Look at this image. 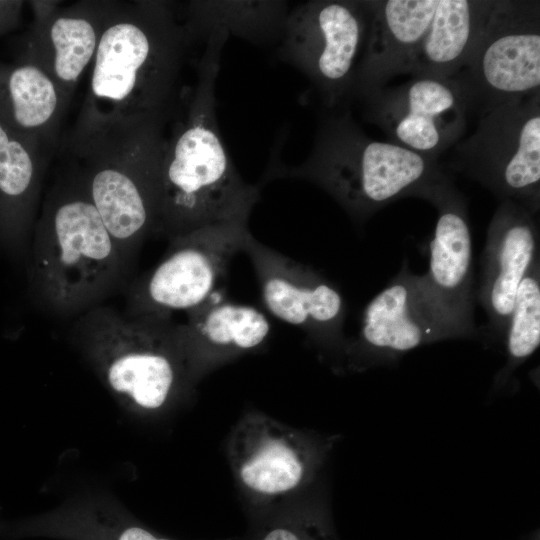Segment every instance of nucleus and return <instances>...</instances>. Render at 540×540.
I'll use <instances>...</instances> for the list:
<instances>
[{
    "instance_id": "obj_4",
    "label": "nucleus",
    "mask_w": 540,
    "mask_h": 540,
    "mask_svg": "<svg viewBox=\"0 0 540 540\" xmlns=\"http://www.w3.org/2000/svg\"><path fill=\"white\" fill-rule=\"evenodd\" d=\"M326 111L306 159L286 166L273 153L263 181L294 178L313 183L360 225L402 198L428 201L452 180L438 161L367 136L349 108Z\"/></svg>"
},
{
    "instance_id": "obj_24",
    "label": "nucleus",
    "mask_w": 540,
    "mask_h": 540,
    "mask_svg": "<svg viewBox=\"0 0 540 540\" xmlns=\"http://www.w3.org/2000/svg\"><path fill=\"white\" fill-rule=\"evenodd\" d=\"M506 362L497 372L493 389L503 388L514 371L529 359L540 344V257L523 277L503 338Z\"/></svg>"
},
{
    "instance_id": "obj_27",
    "label": "nucleus",
    "mask_w": 540,
    "mask_h": 540,
    "mask_svg": "<svg viewBox=\"0 0 540 540\" xmlns=\"http://www.w3.org/2000/svg\"><path fill=\"white\" fill-rule=\"evenodd\" d=\"M110 535V540H169L158 538L146 529L136 525H122L117 530H113Z\"/></svg>"
},
{
    "instance_id": "obj_11",
    "label": "nucleus",
    "mask_w": 540,
    "mask_h": 540,
    "mask_svg": "<svg viewBox=\"0 0 540 540\" xmlns=\"http://www.w3.org/2000/svg\"><path fill=\"white\" fill-rule=\"evenodd\" d=\"M358 102L363 118L378 126L390 142L435 161L462 140L470 112L453 78L412 76Z\"/></svg>"
},
{
    "instance_id": "obj_2",
    "label": "nucleus",
    "mask_w": 540,
    "mask_h": 540,
    "mask_svg": "<svg viewBox=\"0 0 540 540\" xmlns=\"http://www.w3.org/2000/svg\"><path fill=\"white\" fill-rule=\"evenodd\" d=\"M168 120L105 115L82 106L57 151L131 269L145 239L154 235Z\"/></svg>"
},
{
    "instance_id": "obj_10",
    "label": "nucleus",
    "mask_w": 540,
    "mask_h": 540,
    "mask_svg": "<svg viewBox=\"0 0 540 540\" xmlns=\"http://www.w3.org/2000/svg\"><path fill=\"white\" fill-rule=\"evenodd\" d=\"M248 224L204 227L169 240L163 259L130 286L128 316L172 318L207 301L250 234Z\"/></svg>"
},
{
    "instance_id": "obj_19",
    "label": "nucleus",
    "mask_w": 540,
    "mask_h": 540,
    "mask_svg": "<svg viewBox=\"0 0 540 540\" xmlns=\"http://www.w3.org/2000/svg\"><path fill=\"white\" fill-rule=\"evenodd\" d=\"M51 156L0 118V243L28 254Z\"/></svg>"
},
{
    "instance_id": "obj_13",
    "label": "nucleus",
    "mask_w": 540,
    "mask_h": 540,
    "mask_svg": "<svg viewBox=\"0 0 540 540\" xmlns=\"http://www.w3.org/2000/svg\"><path fill=\"white\" fill-rule=\"evenodd\" d=\"M437 210L429 267L419 275L423 294L451 339L480 338L474 322L473 239L464 196L453 180L429 198Z\"/></svg>"
},
{
    "instance_id": "obj_20",
    "label": "nucleus",
    "mask_w": 540,
    "mask_h": 540,
    "mask_svg": "<svg viewBox=\"0 0 540 540\" xmlns=\"http://www.w3.org/2000/svg\"><path fill=\"white\" fill-rule=\"evenodd\" d=\"M186 315L178 326L190 369L260 349L271 334V323L262 311L226 300L217 291Z\"/></svg>"
},
{
    "instance_id": "obj_15",
    "label": "nucleus",
    "mask_w": 540,
    "mask_h": 540,
    "mask_svg": "<svg viewBox=\"0 0 540 540\" xmlns=\"http://www.w3.org/2000/svg\"><path fill=\"white\" fill-rule=\"evenodd\" d=\"M115 1L85 0L60 7L58 1H30L33 21L17 60L41 68L71 100L91 67Z\"/></svg>"
},
{
    "instance_id": "obj_8",
    "label": "nucleus",
    "mask_w": 540,
    "mask_h": 540,
    "mask_svg": "<svg viewBox=\"0 0 540 540\" xmlns=\"http://www.w3.org/2000/svg\"><path fill=\"white\" fill-rule=\"evenodd\" d=\"M469 111L483 115L540 94L537 1H495L463 67L453 76Z\"/></svg>"
},
{
    "instance_id": "obj_1",
    "label": "nucleus",
    "mask_w": 540,
    "mask_h": 540,
    "mask_svg": "<svg viewBox=\"0 0 540 540\" xmlns=\"http://www.w3.org/2000/svg\"><path fill=\"white\" fill-rule=\"evenodd\" d=\"M228 32L208 35L186 107L166 137L155 236L168 241L208 226L248 224L260 198L237 171L216 117V80Z\"/></svg>"
},
{
    "instance_id": "obj_21",
    "label": "nucleus",
    "mask_w": 540,
    "mask_h": 540,
    "mask_svg": "<svg viewBox=\"0 0 540 540\" xmlns=\"http://www.w3.org/2000/svg\"><path fill=\"white\" fill-rule=\"evenodd\" d=\"M70 101L37 65L23 60L0 62V118L51 157L60 146Z\"/></svg>"
},
{
    "instance_id": "obj_25",
    "label": "nucleus",
    "mask_w": 540,
    "mask_h": 540,
    "mask_svg": "<svg viewBox=\"0 0 540 540\" xmlns=\"http://www.w3.org/2000/svg\"><path fill=\"white\" fill-rule=\"evenodd\" d=\"M263 540H329V538L319 526L308 524L296 528H276L270 531Z\"/></svg>"
},
{
    "instance_id": "obj_18",
    "label": "nucleus",
    "mask_w": 540,
    "mask_h": 540,
    "mask_svg": "<svg viewBox=\"0 0 540 540\" xmlns=\"http://www.w3.org/2000/svg\"><path fill=\"white\" fill-rule=\"evenodd\" d=\"M234 471L250 492L278 496L298 488L318 453L288 428L263 415L245 417L230 444Z\"/></svg>"
},
{
    "instance_id": "obj_6",
    "label": "nucleus",
    "mask_w": 540,
    "mask_h": 540,
    "mask_svg": "<svg viewBox=\"0 0 540 540\" xmlns=\"http://www.w3.org/2000/svg\"><path fill=\"white\" fill-rule=\"evenodd\" d=\"M72 335L116 395L145 410L162 407L188 362L172 318L128 316L97 306L78 316Z\"/></svg>"
},
{
    "instance_id": "obj_5",
    "label": "nucleus",
    "mask_w": 540,
    "mask_h": 540,
    "mask_svg": "<svg viewBox=\"0 0 540 540\" xmlns=\"http://www.w3.org/2000/svg\"><path fill=\"white\" fill-rule=\"evenodd\" d=\"M190 44L172 2L115 1L90 67L82 106L105 115L170 119Z\"/></svg>"
},
{
    "instance_id": "obj_14",
    "label": "nucleus",
    "mask_w": 540,
    "mask_h": 540,
    "mask_svg": "<svg viewBox=\"0 0 540 540\" xmlns=\"http://www.w3.org/2000/svg\"><path fill=\"white\" fill-rule=\"evenodd\" d=\"M451 339L440 324L419 282L404 260L400 271L365 307L356 337L347 340L343 356L362 371L392 365L422 345Z\"/></svg>"
},
{
    "instance_id": "obj_16",
    "label": "nucleus",
    "mask_w": 540,
    "mask_h": 540,
    "mask_svg": "<svg viewBox=\"0 0 540 540\" xmlns=\"http://www.w3.org/2000/svg\"><path fill=\"white\" fill-rule=\"evenodd\" d=\"M539 248L536 214L516 202L501 201L488 226L482 256L477 295L488 324L482 328L481 336L503 341L519 285L540 257Z\"/></svg>"
},
{
    "instance_id": "obj_23",
    "label": "nucleus",
    "mask_w": 540,
    "mask_h": 540,
    "mask_svg": "<svg viewBox=\"0 0 540 540\" xmlns=\"http://www.w3.org/2000/svg\"><path fill=\"white\" fill-rule=\"evenodd\" d=\"M289 11L286 1H190L182 23L191 44L217 30L268 44L279 42Z\"/></svg>"
},
{
    "instance_id": "obj_26",
    "label": "nucleus",
    "mask_w": 540,
    "mask_h": 540,
    "mask_svg": "<svg viewBox=\"0 0 540 540\" xmlns=\"http://www.w3.org/2000/svg\"><path fill=\"white\" fill-rule=\"evenodd\" d=\"M23 6L24 1L0 0V37L19 25Z\"/></svg>"
},
{
    "instance_id": "obj_3",
    "label": "nucleus",
    "mask_w": 540,
    "mask_h": 540,
    "mask_svg": "<svg viewBox=\"0 0 540 540\" xmlns=\"http://www.w3.org/2000/svg\"><path fill=\"white\" fill-rule=\"evenodd\" d=\"M78 177L64 167L37 216L28 281L50 314L80 316L114 293L131 273Z\"/></svg>"
},
{
    "instance_id": "obj_17",
    "label": "nucleus",
    "mask_w": 540,
    "mask_h": 540,
    "mask_svg": "<svg viewBox=\"0 0 540 540\" xmlns=\"http://www.w3.org/2000/svg\"><path fill=\"white\" fill-rule=\"evenodd\" d=\"M368 29L349 104L408 74L438 0H370Z\"/></svg>"
},
{
    "instance_id": "obj_12",
    "label": "nucleus",
    "mask_w": 540,
    "mask_h": 540,
    "mask_svg": "<svg viewBox=\"0 0 540 540\" xmlns=\"http://www.w3.org/2000/svg\"><path fill=\"white\" fill-rule=\"evenodd\" d=\"M244 252L256 274L261 298L277 319L302 330L325 350L344 354V297L314 268L261 243L251 233Z\"/></svg>"
},
{
    "instance_id": "obj_22",
    "label": "nucleus",
    "mask_w": 540,
    "mask_h": 540,
    "mask_svg": "<svg viewBox=\"0 0 540 540\" xmlns=\"http://www.w3.org/2000/svg\"><path fill=\"white\" fill-rule=\"evenodd\" d=\"M495 1L438 0L429 28L416 50L411 76L451 78L465 64Z\"/></svg>"
},
{
    "instance_id": "obj_7",
    "label": "nucleus",
    "mask_w": 540,
    "mask_h": 540,
    "mask_svg": "<svg viewBox=\"0 0 540 540\" xmlns=\"http://www.w3.org/2000/svg\"><path fill=\"white\" fill-rule=\"evenodd\" d=\"M368 21L366 1L312 0L288 13L278 60L309 80L326 110L349 106Z\"/></svg>"
},
{
    "instance_id": "obj_9",
    "label": "nucleus",
    "mask_w": 540,
    "mask_h": 540,
    "mask_svg": "<svg viewBox=\"0 0 540 540\" xmlns=\"http://www.w3.org/2000/svg\"><path fill=\"white\" fill-rule=\"evenodd\" d=\"M449 169L478 182L501 201L533 214L540 208V94L480 116L452 147Z\"/></svg>"
}]
</instances>
